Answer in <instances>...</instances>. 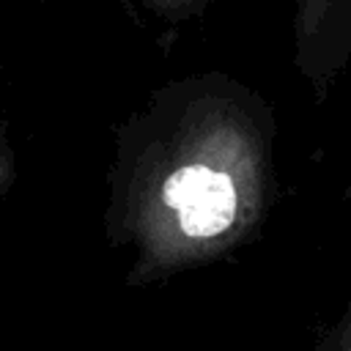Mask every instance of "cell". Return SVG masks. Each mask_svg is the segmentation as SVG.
I'll return each mask as SVG.
<instances>
[{"instance_id":"7a4b0ae2","label":"cell","mask_w":351,"mask_h":351,"mask_svg":"<svg viewBox=\"0 0 351 351\" xmlns=\"http://www.w3.org/2000/svg\"><path fill=\"white\" fill-rule=\"evenodd\" d=\"M315 351H351V302H348L343 318L321 337Z\"/></svg>"},{"instance_id":"6da1fadb","label":"cell","mask_w":351,"mask_h":351,"mask_svg":"<svg viewBox=\"0 0 351 351\" xmlns=\"http://www.w3.org/2000/svg\"><path fill=\"white\" fill-rule=\"evenodd\" d=\"M162 203L173 214L176 247L208 250L247 225L252 197L244 181L225 167L184 165L162 184Z\"/></svg>"}]
</instances>
